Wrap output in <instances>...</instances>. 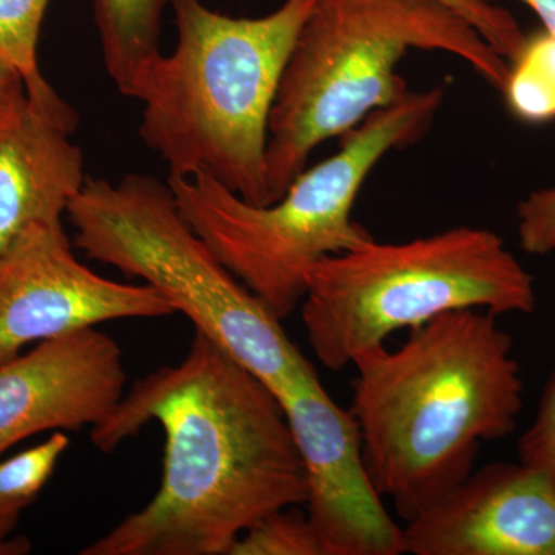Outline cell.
<instances>
[{"instance_id":"19","label":"cell","mask_w":555,"mask_h":555,"mask_svg":"<svg viewBox=\"0 0 555 555\" xmlns=\"http://www.w3.org/2000/svg\"><path fill=\"white\" fill-rule=\"evenodd\" d=\"M518 243L526 254L543 255L555 251V184L534 190L517 206Z\"/></svg>"},{"instance_id":"17","label":"cell","mask_w":555,"mask_h":555,"mask_svg":"<svg viewBox=\"0 0 555 555\" xmlns=\"http://www.w3.org/2000/svg\"><path fill=\"white\" fill-rule=\"evenodd\" d=\"M68 447L67 436L56 430L38 447L0 462V495L35 502L43 486L49 483Z\"/></svg>"},{"instance_id":"6","label":"cell","mask_w":555,"mask_h":555,"mask_svg":"<svg viewBox=\"0 0 555 555\" xmlns=\"http://www.w3.org/2000/svg\"><path fill=\"white\" fill-rule=\"evenodd\" d=\"M535 306L534 278L502 236L462 225L406 243L372 238L320 259L299 308L320 363L341 371L393 332L452 310L529 315Z\"/></svg>"},{"instance_id":"18","label":"cell","mask_w":555,"mask_h":555,"mask_svg":"<svg viewBox=\"0 0 555 555\" xmlns=\"http://www.w3.org/2000/svg\"><path fill=\"white\" fill-rule=\"evenodd\" d=\"M465 17L489 46L505 60L513 61L524 47L526 36L509 11L495 3L478 0H441Z\"/></svg>"},{"instance_id":"13","label":"cell","mask_w":555,"mask_h":555,"mask_svg":"<svg viewBox=\"0 0 555 555\" xmlns=\"http://www.w3.org/2000/svg\"><path fill=\"white\" fill-rule=\"evenodd\" d=\"M169 0H93L102 56L124 96L141 69L160 53L163 14Z\"/></svg>"},{"instance_id":"22","label":"cell","mask_w":555,"mask_h":555,"mask_svg":"<svg viewBox=\"0 0 555 555\" xmlns=\"http://www.w3.org/2000/svg\"><path fill=\"white\" fill-rule=\"evenodd\" d=\"M24 94L25 83L20 72L0 54V112L13 107Z\"/></svg>"},{"instance_id":"11","label":"cell","mask_w":555,"mask_h":555,"mask_svg":"<svg viewBox=\"0 0 555 555\" xmlns=\"http://www.w3.org/2000/svg\"><path fill=\"white\" fill-rule=\"evenodd\" d=\"M404 554L555 555V481L492 463L404 526Z\"/></svg>"},{"instance_id":"20","label":"cell","mask_w":555,"mask_h":555,"mask_svg":"<svg viewBox=\"0 0 555 555\" xmlns=\"http://www.w3.org/2000/svg\"><path fill=\"white\" fill-rule=\"evenodd\" d=\"M518 460L555 481V372L546 383L539 411L517 447Z\"/></svg>"},{"instance_id":"8","label":"cell","mask_w":555,"mask_h":555,"mask_svg":"<svg viewBox=\"0 0 555 555\" xmlns=\"http://www.w3.org/2000/svg\"><path fill=\"white\" fill-rule=\"evenodd\" d=\"M177 315L147 284L98 275L76 258L64 224H38L0 251V363L76 328Z\"/></svg>"},{"instance_id":"4","label":"cell","mask_w":555,"mask_h":555,"mask_svg":"<svg viewBox=\"0 0 555 555\" xmlns=\"http://www.w3.org/2000/svg\"><path fill=\"white\" fill-rule=\"evenodd\" d=\"M411 50L465 61L502 91L509 64L441 0H315L302 24L269 120L272 203L306 169L313 150L408 96L398 75Z\"/></svg>"},{"instance_id":"14","label":"cell","mask_w":555,"mask_h":555,"mask_svg":"<svg viewBox=\"0 0 555 555\" xmlns=\"http://www.w3.org/2000/svg\"><path fill=\"white\" fill-rule=\"evenodd\" d=\"M502 93L516 118L528 124L555 120V36L550 31L526 38L511 61Z\"/></svg>"},{"instance_id":"12","label":"cell","mask_w":555,"mask_h":555,"mask_svg":"<svg viewBox=\"0 0 555 555\" xmlns=\"http://www.w3.org/2000/svg\"><path fill=\"white\" fill-rule=\"evenodd\" d=\"M76 126L47 80L0 112V251L33 225L61 224L86 185L82 150L69 139Z\"/></svg>"},{"instance_id":"21","label":"cell","mask_w":555,"mask_h":555,"mask_svg":"<svg viewBox=\"0 0 555 555\" xmlns=\"http://www.w3.org/2000/svg\"><path fill=\"white\" fill-rule=\"evenodd\" d=\"M30 505L31 503L24 502V500L0 495V555L25 554L30 550V545L25 540H20V542L9 540L25 507Z\"/></svg>"},{"instance_id":"16","label":"cell","mask_w":555,"mask_h":555,"mask_svg":"<svg viewBox=\"0 0 555 555\" xmlns=\"http://www.w3.org/2000/svg\"><path fill=\"white\" fill-rule=\"evenodd\" d=\"M51 0H0V54L20 72L25 89L46 82L39 69L40 27Z\"/></svg>"},{"instance_id":"7","label":"cell","mask_w":555,"mask_h":555,"mask_svg":"<svg viewBox=\"0 0 555 555\" xmlns=\"http://www.w3.org/2000/svg\"><path fill=\"white\" fill-rule=\"evenodd\" d=\"M67 217L87 257L141 278L276 397L318 377L281 320L182 218L167 182L147 175L87 178Z\"/></svg>"},{"instance_id":"1","label":"cell","mask_w":555,"mask_h":555,"mask_svg":"<svg viewBox=\"0 0 555 555\" xmlns=\"http://www.w3.org/2000/svg\"><path fill=\"white\" fill-rule=\"evenodd\" d=\"M150 422L166 433L158 492L80 554L228 555L266 514L305 505L280 398L198 328L184 360L139 379L91 441L112 452Z\"/></svg>"},{"instance_id":"9","label":"cell","mask_w":555,"mask_h":555,"mask_svg":"<svg viewBox=\"0 0 555 555\" xmlns=\"http://www.w3.org/2000/svg\"><path fill=\"white\" fill-rule=\"evenodd\" d=\"M278 398L305 466L306 516L324 555L404 554V528L372 481L352 412L335 403L318 377Z\"/></svg>"},{"instance_id":"15","label":"cell","mask_w":555,"mask_h":555,"mask_svg":"<svg viewBox=\"0 0 555 555\" xmlns=\"http://www.w3.org/2000/svg\"><path fill=\"white\" fill-rule=\"evenodd\" d=\"M228 555H324L308 516L292 507L272 511L255 521L230 546Z\"/></svg>"},{"instance_id":"2","label":"cell","mask_w":555,"mask_h":555,"mask_svg":"<svg viewBox=\"0 0 555 555\" xmlns=\"http://www.w3.org/2000/svg\"><path fill=\"white\" fill-rule=\"evenodd\" d=\"M513 346L494 313L462 309L352 361L364 462L406 524L473 473L481 443L516 430L524 379Z\"/></svg>"},{"instance_id":"10","label":"cell","mask_w":555,"mask_h":555,"mask_svg":"<svg viewBox=\"0 0 555 555\" xmlns=\"http://www.w3.org/2000/svg\"><path fill=\"white\" fill-rule=\"evenodd\" d=\"M118 343L98 326L43 339L0 363V456L36 434L91 429L126 396Z\"/></svg>"},{"instance_id":"23","label":"cell","mask_w":555,"mask_h":555,"mask_svg":"<svg viewBox=\"0 0 555 555\" xmlns=\"http://www.w3.org/2000/svg\"><path fill=\"white\" fill-rule=\"evenodd\" d=\"M478 2L494 3L495 0H478ZM518 2L525 3L534 11L545 30L555 36V0H518Z\"/></svg>"},{"instance_id":"5","label":"cell","mask_w":555,"mask_h":555,"mask_svg":"<svg viewBox=\"0 0 555 555\" xmlns=\"http://www.w3.org/2000/svg\"><path fill=\"white\" fill-rule=\"evenodd\" d=\"M441 87L409 91L343 137L331 158L305 169L284 195L257 206L206 173L169 177L182 218L278 318L292 315L306 278L320 259L372 240L352 221L353 204L371 171L392 150L418 141L443 104Z\"/></svg>"},{"instance_id":"3","label":"cell","mask_w":555,"mask_h":555,"mask_svg":"<svg viewBox=\"0 0 555 555\" xmlns=\"http://www.w3.org/2000/svg\"><path fill=\"white\" fill-rule=\"evenodd\" d=\"M315 0H286L261 17H232L203 0H169L173 53H159L134 79L139 137L169 177L206 173L257 206L272 204L269 120L278 87Z\"/></svg>"}]
</instances>
